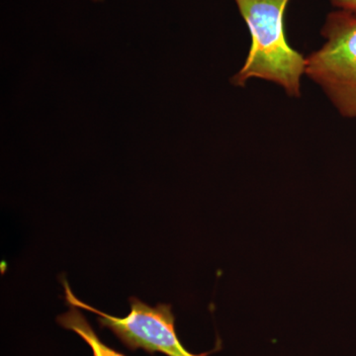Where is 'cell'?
<instances>
[{"instance_id": "1", "label": "cell", "mask_w": 356, "mask_h": 356, "mask_svg": "<svg viewBox=\"0 0 356 356\" xmlns=\"http://www.w3.org/2000/svg\"><path fill=\"white\" fill-rule=\"evenodd\" d=\"M235 1L250 30L252 44L245 65L231 83L245 86L248 79H264L277 83L288 95L300 97L306 58L288 44L285 35V10L290 0Z\"/></svg>"}, {"instance_id": "2", "label": "cell", "mask_w": 356, "mask_h": 356, "mask_svg": "<svg viewBox=\"0 0 356 356\" xmlns=\"http://www.w3.org/2000/svg\"><path fill=\"white\" fill-rule=\"evenodd\" d=\"M321 34L325 44L306 58L305 74L324 89L339 113L356 118V14L330 13Z\"/></svg>"}, {"instance_id": "3", "label": "cell", "mask_w": 356, "mask_h": 356, "mask_svg": "<svg viewBox=\"0 0 356 356\" xmlns=\"http://www.w3.org/2000/svg\"><path fill=\"white\" fill-rule=\"evenodd\" d=\"M63 284L65 301L70 306L96 314L99 325L113 332L129 350H143L151 355L161 353L166 356H208L213 353L194 355L182 346L175 331V318L170 304L152 307L132 297L130 313L125 317H115L77 298L67 280H63Z\"/></svg>"}, {"instance_id": "4", "label": "cell", "mask_w": 356, "mask_h": 356, "mask_svg": "<svg viewBox=\"0 0 356 356\" xmlns=\"http://www.w3.org/2000/svg\"><path fill=\"white\" fill-rule=\"evenodd\" d=\"M70 307L69 311L58 316V325L81 337L88 344L93 356H126L103 343L79 309Z\"/></svg>"}, {"instance_id": "5", "label": "cell", "mask_w": 356, "mask_h": 356, "mask_svg": "<svg viewBox=\"0 0 356 356\" xmlns=\"http://www.w3.org/2000/svg\"><path fill=\"white\" fill-rule=\"evenodd\" d=\"M332 6L341 10L356 14V0H330Z\"/></svg>"}, {"instance_id": "6", "label": "cell", "mask_w": 356, "mask_h": 356, "mask_svg": "<svg viewBox=\"0 0 356 356\" xmlns=\"http://www.w3.org/2000/svg\"><path fill=\"white\" fill-rule=\"evenodd\" d=\"M93 1H102V0H93Z\"/></svg>"}]
</instances>
